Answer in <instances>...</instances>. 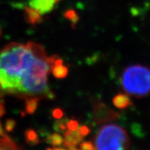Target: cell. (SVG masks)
I'll return each instance as SVG.
<instances>
[{
    "label": "cell",
    "instance_id": "obj_1",
    "mask_svg": "<svg viewBox=\"0 0 150 150\" xmlns=\"http://www.w3.org/2000/svg\"><path fill=\"white\" fill-rule=\"evenodd\" d=\"M57 56L47 55L41 45L12 42L0 51V95L22 99H54L47 81Z\"/></svg>",
    "mask_w": 150,
    "mask_h": 150
},
{
    "label": "cell",
    "instance_id": "obj_2",
    "mask_svg": "<svg viewBox=\"0 0 150 150\" xmlns=\"http://www.w3.org/2000/svg\"><path fill=\"white\" fill-rule=\"evenodd\" d=\"M121 84L127 94L142 98L150 94V68L141 64L127 67L121 77Z\"/></svg>",
    "mask_w": 150,
    "mask_h": 150
},
{
    "label": "cell",
    "instance_id": "obj_3",
    "mask_svg": "<svg viewBox=\"0 0 150 150\" xmlns=\"http://www.w3.org/2000/svg\"><path fill=\"white\" fill-rule=\"evenodd\" d=\"M97 150H129L130 141L124 129L116 124L104 125L95 136Z\"/></svg>",
    "mask_w": 150,
    "mask_h": 150
},
{
    "label": "cell",
    "instance_id": "obj_4",
    "mask_svg": "<svg viewBox=\"0 0 150 150\" xmlns=\"http://www.w3.org/2000/svg\"><path fill=\"white\" fill-rule=\"evenodd\" d=\"M118 117V112L107 107L100 101H95L93 103V119L97 124L113 120Z\"/></svg>",
    "mask_w": 150,
    "mask_h": 150
},
{
    "label": "cell",
    "instance_id": "obj_5",
    "mask_svg": "<svg viewBox=\"0 0 150 150\" xmlns=\"http://www.w3.org/2000/svg\"><path fill=\"white\" fill-rule=\"evenodd\" d=\"M28 7L37 11L42 16L49 13L61 0H28Z\"/></svg>",
    "mask_w": 150,
    "mask_h": 150
},
{
    "label": "cell",
    "instance_id": "obj_6",
    "mask_svg": "<svg viewBox=\"0 0 150 150\" xmlns=\"http://www.w3.org/2000/svg\"><path fill=\"white\" fill-rule=\"evenodd\" d=\"M64 146L66 147L76 146L82 142L84 136L79 132L78 129L77 130H68L64 132Z\"/></svg>",
    "mask_w": 150,
    "mask_h": 150
},
{
    "label": "cell",
    "instance_id": "obj_7",
    "mask_svg": "<svg viewBox=\"0 0 150 150\" xmlns=\"http://www.w3.org/2000/svg\"><path fill=\"white\" fill-rule=\"evenodd\" d=\"M52 72L56 78H64L67 77L68 74V68L63 64V61L60 57H57L53 67H52Z\"/></svg>",
    "mask_w": 150,
    "mask_h": 150
},
{
    "label": "cell",
    "instance_id": "obj_8",
    "mask_svg": "<svg viewBox=\"0 0 150 150\" xmlns=\"http://www.w3.org/2000/svg\"><path fill=\"white\" fill-rule=\"evenodd\" d=\"M112 103L117 108L120 110L127 108L132 105L129 96L125 93H119L117 96H115L112 99Z\"/></svg>",
    "mask_w": 150,
    "mask_h": 150
},
{
    "label": "cell",
    "instance_id": "obj_9",
    "mask_svg": "<svg viewBox=\"0 0 150 150\" xmlns=\"http://www.w3.org/2000/svg\"><path fill=\"white\" fill-rule=\"evenodd\" d=\"M25 16L26 22L32 25H36L42 22V15L30 7H26L25 8Z\"/></svg>",
    "mask_w": 150,
    "mask_h": 150
},
{
    "label": "cell",
    "instance_id": "obj_10",
    "mask_svg": "<svg viewBox=\"0 0 150 150\" xmlns=\"http://www.w3.org/2000/svg\"><path fill=\"white\" fill-rule=\"evenodd\" d=\"M0 150H22L12 139L6 136H0Z\"/></svg>",
    "mask_w": 150,
    "mask_h": 150
},
{
    "label": "cell",
    "instance_id": "obj_11",
    "mask_svg": "<svg viewBox=\"0 0 150 150\" xmlns=\"http://www.w3.org/2000/svg\"><path fill=\"white\" fill-rule=\"evenodd\" d=\"M25 141L30 146H35V145L38 144L40 142L37 132L32 129H29L26 130Z\"/></svg>",
    "mask_w": 150,
    "mask_h": 150
},
{
    "label": "cell",
    "instance_id": "obj_12",
    "mask_svg": "<svg viewBox=\"0 0 150 150\" xmlns=\"http://www.w3.org/2000/svg\"><path fill=\"white\" fill-rule=\"evenodd\" d=\"M40 100L35 97L25 99V111L28 114H32L36 110Z\"/></svg>",
    "mask_w": 150,
    "mask_h": 150
},
{
    "label": "cell",
    "instance_id": "obj_13",
    "mask_svg": "<svg viewBox=\"0 0 150 150\" xmlns=\"http://www.w3.org/2000/svg\"><path fill=\"white\" fill-rule=\"evenodd\" d=\"M47 142L54 146H61L64 145V138L61 135L55 132L47 138Z\"/></svg>",
    "mask_w": 150,
    "mask_h": 150
},
{
    "label": "cell",
    "instance_id": "obj_14",
    "mask_svg": "<svg viewBox=\"0 0 150 150\" xmlns=\"http://www.w3.org/2000/svg\"><path fill=\"white\" fill-rule=\"evenodd\" d=\"M67 122H68V120H67V119L57 120V122L54 123V129H55L57 132H64L66 131V129H67Z\"/></svg>",
    "mask_w": 150,
    "mask_h": 150
},
{
    "label": "cell",
    "instance_id": "obj_15",
    "mask_svg": "<svg viewBox=\"0 0 150 150\" xmlns=\"http://www.w3.org/2000/svg\"><path fill=\"white\" fill-rule=\"evenodd\" d=\"M64 17L70 20L73 24H76L79 20V17L74 10H67L64 13Z\"/></svg>",
    "mask_w": 150,
    "mask_h": 150
},
{
    "label": "cell",
    "instance_id": "obj_16",
    "mask_svg": "<svg viewBox=\"0 0 150 150\" xmlns=\"http://www.w3.org/2000/svg\"><path fill=\"white\" fill-rule=\"evenodd\" d=\"M81 150H95V146L91 142H82L80 143Z\"/></svg>",
    "mask_w": 150,
    "mask_h": 150
},
{
    "label": "cell",
    "instance_id": "obj_17",
    "mask_svg": "<svg viewBox=\"0 0 150 150\" xmlns=\"http://www.w3.org/2000/svg\"><path fill=\"white\" fill-rule=\"evenodd\" d=\"M67 127L69 130H77L78 129V122L77 120H68Z\"/></svg>",
    "mask_w": 150,
    "mask_h": 150
},
{
    "label": "cell",
    "instance_id": "obj_18",
    "mask_svg": "<svg viewBox=\"0 0 150 150\" xmlns=\"http://www.w3.org/2000/svg\"><path fill=\"white\" fill-rule=\"evenodd\" d=\"M78 130H79V132H81V134L83 135V136L88 135L90 132L89 128L87 127H86V126H82V127H78Z\"/></svg>",
    "mask_w": 150,
    "mask_h": 150
},
{
    "label": "cell",
    "instance_id": "obj_19",
    "mask_svg": "<svg viewBox=\"0 0 150 150\" xmlns=\"http://www.w3.org/2000/svg\"><path fill=\"white\" fill-rule=\"evenodd\" d=\"M53 117L55 119H61L63 117V112L60 109H55L53 111Z\"/></svg>",
    "mask_w": 150,
    "mask_h": 150
},
{
    "label": "cell",
    "instance_id": "obj_20",
    "mask_svg": "<svg viewBox=\"0 0 150 150\" xmlns=\"http://www.w3.org/2000/svg\"><path fill=\"white\" fill-rule=\"evenodd\" d=\"M15 127V122L13 120H9L7 122L6 124V129L8 131H12Z\"/></svg>",
    "mask_w": 150,
    "mask_h": 150
},
{
    "label": "cell",
    "instance_id": "obj_21",
    "mask_svg": "<svg viewBox=\"0 0 150 150\" xmlns=\"http://www.w3.org/2000/svg\"><path fill=\"white\" fill-rule=\"evenodd\" d=\"M52 150H67V149H63V148H58V147H57V148L52 149Z\"/></svg>",
    "mask_w": 150,
    "mask_h": 150
}]
</instances>
